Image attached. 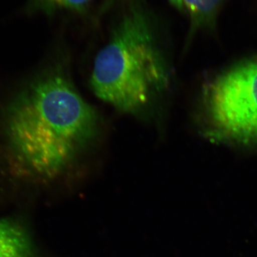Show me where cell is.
Returning <instances> with one entry per match:
<instances>
[{"label":"cell","instance_id":"1","mask_svg":"<svg viewBox=\"0 0 257 257\" xmlns=\"http://www.w3.org/2000/svg\"><path fill=\"white\" fill-rule=\"evenodd\" d=\"M101 119L62 63L44 69L5 106L2 148L12 167L40 182L75 172L101 133Z\"/></svg>","mask_w":257,"mask_h":257},{"label":"cell","instance_id":"2","mask_svg":"<svg viewBox=\"0 0 257 257\" xmlns=\"http://www.w3.org/2000/svg\"><path fill=\"white\" fill-rule=\"evenodd\" d=\"M153 19L130 7L94 57L93 93L116 110L154 121L165 109L172 84L170 57Z\"/></svg>","mask_w":257,"mask_h":257},{"label":"cell","instance_id":"3","mask_svg":"<svg viewBox=\"0 0 257 257\" xmlns=\"http://www.w3.org/2000/svg\"><path fill=\"white\" fill-rule=\"evenodd\" d=\"M208 136L241 145H257V60L216 77L204 92Z\"/></svg>","mask_w":257,"mask_h":257},{"label":"cell","instance_id":"4","mask_svg":"<svg viewBox=\"0 0 257 257\" xmlns=\"http://www.w3.org/2000/svg\"><path fill=\"white\" fill-rule=\"evenodd\" d=\"M0 257H39L26 230L12 219H0Z\"/></svg>","mask_w":257,"mask_h":257},{"label":"cell","instance_id":"5","mask_svg":"<svg viewBox=\"0 0 257 257\" xmlns=\"http://www.w3.org/2000/svg\"><path fill=\"white\" fill-rule=\"evenodd\" d=\"M223 0H202L196 15L192 18V31L202 27L211 26Z\"/></svg>","mask_w":257,"mask_h":257},{"label":"cell","instance_id":"6","mask_svg":"<svg viewBox=\"0 0 257 257\" xmlns=\"http://www.w3.org/2000/svg\"><path fill=\"white\" fill-rule=\"evenodd\" d=\"M50 9H67L80 12L85 9L92 0H37Z\"/></svg>","mask_w":257,"mask_h":257},{"label":"cell","instance_id":"7","mask_svg":"<svg viewBox=\"0 0 257 257\" xmlns=\"http://www.w3.org/2000/svg\"><path fill=\"white\" fill-rule=\"evenodd\" d=\"M183 2L184 5L187 7L192 18L197 13L202 0H183Z\"/></svg>","mask_w":257,"mask_h":257},{"label":"cell","instance_id":"8","mask_svg":"<svg viewBox=\"0 0 257 257\" xmlns=\"http://www.w3.org/2000/svg\"><path fill=\"white\" fill-rule=\"evenodd\" d=\"M169 1L170 2L171 4L173 5L178 9H182L184 7L183 0H169Z\"/></svg>","mask_w":257,"mask_h":257}]
</instances>
